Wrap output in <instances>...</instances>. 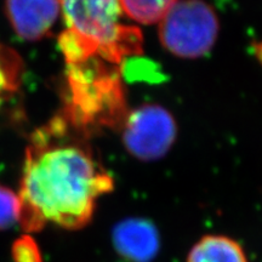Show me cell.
<instances>
[{
	"instance_id": "obj_6",
	"label": "cell",
	"mask_w": 262,
	"mask_h": 262,
	"mask_svg": "<svg viewBox=\"0 0 262 262\" xmlns=\"http://www.w3.org/2000/svg\"><path fill=\"white\" fill-rule=\"evenodd\" d=\"M10 26L26 41L47 37L61 12V0H4Z\"/></svg>"
},
{
	"instance_id": "obj_12",
	"label": "cell",
	"mask_w": 262,
	"mask_h": 262,
	"mask_svg": "<svg viewBox=\"0 0 262 262\" xmlns=\"http://www.w3.org/2000/svg\"><path fill=\"white\" fill-rule=\"evenodd\" d=\"M14 262H42L40 249L31 234H24L14 242L11 247Z\"/></svg>"
},
{
	"instance_id": "obj_5",
	"label": "cell",
	"mask_w": 262,
	"mask_h": 262,
	"mask_svg": "<svg viewBox=\"0 0 262 262\" xmlns=\"http://www.w3.org/2000/svg\"><path fill=\"white\" fill-rule=\"evenodd\" d=\"M122 126L126 150L143 162L163 158L178 136L172 114L159 104H143L127 113Z\"/></svg>"
},
{
	"instance_id": "obj_2",
	"label": "cell",
	"mask_w": 262,
	"mask_h": 262,
	"mask_svg": "<svg viewBox=\"0 0 262 262\" xmlns=\"http://www.w3.org/2000/svg\"><path fill=\"white\" fill-rule=\"evenodd\" d=\"M66 31L58 47L67 64L101 60L119 67L142 52V34L120 22L119 0H61Z\"/></svg>"
},
{
	"instance_id": "obj_1",
	"label": "cell",
	"mask_w": 262,
	"mask_h": 262,
	"mask_svg": "<svg viewBox=\"0 0 262 262\" xmlns=\"http://www.w3.org/2000/svg\"><path fill=\"white\" fill-rule=\"evenodd\" d=\"M64 116L31 136L19 185L18 222L26 234L48 222L70 231L89 225L97 201L113 191V179L97 163Z\"/></svg>"
},
{
	"instance_id": "obj_3",
	"label": "cell",
	"mask_w": 262,
	"mask_h": 262,
	"mask_svg": "<svg viewBox=\"0 0 262 262\" xmlns=\"http://www.w3.org/2000/svg\"><path fill=\"white\" fill-rule=\"evenodd\" d=\"M67 88L64 117L78 131L123 124L127 112L118 67L100 60L67 64Z\"/></svg>"
},
{
	"instance_id": "obj_11",
	"label": "cell",
	"mask_w": 262,
	"mask_h": 262,
	"mask_svg": "<svg viewBox=\"0 0 262 262\" xmlns=\"http://www.w3.org/2000/svg\"><path fill=\"white\" fill-rule=\"evenodd\" d=\"M18 195L6 186L0 183V231L11 228L18 222Z\"/></svg>"
},
{
	"instance_id": "obj_4",
	"label": "cell",
	"mask_w": 262,
	"mask_h": 262,
	"mask_svg": "<svg viewBox=\"0 0 262 262\" xmlns=\"http://www.w3.org/2000/svg\"><path fill=\"white\" fill-rule=\"evenodd\" d=\"M219 32L217 15L204 0H178L159 22V39L164 49L187 60L210 52Z\"/></svg>"
},
{
	"instance_id": "obj_8",
	"label": "cell",
	"mask_w": 262,
	"mask_h": 262,
	"mask_svg": "<svg viewBox=\"0 0 262 262\" xmlns=\"http://www.w3.org/2000/svg\"><path fill=\"white\" fill-rule=\"evenodd\" d=\"M186 262H248L243 248L226 235L208 234L189 250Z\"/></svg>"
},
{
	"instance_id": "obj_9",
	"label": "cell",
	"mask_w": 262,
	"mask_h": 262,
	"mask_svg": "<svg viewBox=\"0 0 262 262\" xmlns=\"http://www.w3.org/2000/svg\"><path fill=\"white\" fill-rule=\"evenodd\" d=\"M178 0H119L127 17L142 25L158 24Z\"/></svg>"
},
{
	"instance_id": "obj_7",
	"label": "cell",
	"mask_w": 262,
	"mask_h": 262,
	"mask_svg": "<svg viewBox=\"0 0 262 262\" xmlns=\"http://www.w3.org/2000/svg\"><path fill=\"white\" fill-rule=\"evenodd\" d=\"M112 242L117 253L129 262H152L160 248L156 226L140 217L118 222L113 228Z\"/></svg>"
},
{
	"instance_id": "obj_10",
	"label": "cell",
	"mask_w": 262,
	"mask_h": 262,
	"mask_svg": "<svg viewBox=\"0 0 262 262\" xmlns=\"http://www.w3.org/2000/svg\"><path fill=\"white\" fill-rule=\"evenodd\" d=\"M24 62L14 49L0 41V97L15 94L21 85Z\"/></svg>"
}]
</instances>
